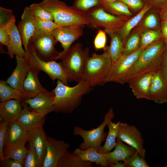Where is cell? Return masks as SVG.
Returning a JSON list of instances; mask_svg holds the SVG:
<instances>
[{"label": "cell", "instance_id": "17", "mask_svg": "<svg viewBox=\"0 0 167 167\" xmlns=\"http://www.w3.org/2000/svg\"><path fill=\"white\" fill-rule=\"evenodd\" d=\"M15 58L16 66L5 82L12 88L23 92V83L31 67L25 57L15 56Z\"/></svg>", "mask_w": 167, "mask_h": 167}, {"label": "cell", "instance_id": "1", "mask_svg": "<svg viewBox=\"0 0 167 167\" xmlns=\"http://www.w3.org/2000/svg\"><path fill=\"white\" fill-rule=\"evenodd\" d=\"M166 46L162 38L144 49L129 72L127 83L146 73L159 70L165 54Z\"/></svg>", "mask_w": 167, "mask_h": 167}, {"label": "cell", "instance_id": "19", "mask_svg": "<svg viewBox=\"0 0 167 167\" xmlns=\"http://www.w3.org/2000/svg\"><path fill=\"white\" fill-rule=\"evenodd\" d=\"M150 100L162 104L167 103V85L159 70L153 72L150 88Z\"/></svg>", "mask_w": 167, "mask_h": 167}, {"label": "cell", "instance_id": "6", "mask_svg": "<svg viewBox=\"0 0 167 167\" xmlns=\"http://www.w3.org/2000/svg\"><path fill=\"white\" fill-rule=\"evenodd\" d=\"M85 13L88 22L87 26L93 28H103L108 34L117 32L129 18L111 14L101 6L93 7Z\"/></svg>", "mask_w": 167, "mask_h": 167}, {"label": "cell", "instance_id": "28", "mask_svg": "<svg viewBox=\"0 0 167 167\" xmlns=\"http://www.w3.org/2000/svg\"><path fill=\"white\" fill-rule=\"evenodd\" d=\"M108 34L111 38L110 45L109 46H106L103 50L104 52L109 54L113 64L122 54L124 46L122 38L118 32H111Z\"/></svg>", "mask_w": 167, "mask_h": 167}, {"label": "cell", "instance_id": "45", "mask_svg": "<svg viewBox=\"0 0 167 167\" xmlns=\"http://www.w3.org/2000/svg\"><path fill=\"white\" fill-rule=\"evenodd\" d=\"M145 4L150 6L152 9L159 11L167 6V0H142Z\"/></svg>", "mask_w": 167, "mask_h": 167}, {"label": "cell", "instance_id": "23", "mask_svg": "<svg viewBox=\"0 0 167 167\" xmlns=\"http://www.w3.org/2000/svg\"><path fill=\"white\" fill-rule=\"evenodd\" d=\"M21 101L11 99L0 103V121L10 122L17 120L22 109Z\"/></svg>", "mask_w": 167, "mask_h": 167}, {"label": "cell", "instance_id": "50", "mask_svg": "<svg viewBox=\"0 0 167 167\" xmlns=\"http://www.w3.org/2000/svg\"><path fill=\"white\" fill-rule=\"evenodd\" d=\"M158 12L161 20H167V6Z\"/></svg>", "mask_w": 167, "mask_h": 167}, {"label": "cell", "instance_id": "8", "mask_svg": "<svg viewBox=\"0 0 167 167\" xmlns=\"http://www.w3.org/2000/svg\"><path fill=\"white\" fill-rule=\"evenodd\" d=\"M25 57L31 68L45 72L53 81L58 79L67 85L69 80L61 63L55 60L45 61L41 59L37 55L33 44L30 41Z\"/></svg>", "mask_w": 167, "mask_h": 167}, {"label": "cell", "instance_id": "21", "mask_svg": "<svg viewBox=\"0 0 167 167\" xmlns=\"http://www.w3.org/2000/svg\"><path fill=\"white\" fill-rule=\"evenodd\" d=\"M154 72L146 73L128 82L133 94L137 99L150 100V85Z\"/></svg>", "mask_w": 167, "mask_h": 167}, {"label": "cell", "instance_id": "51", "mask_svg": "<svg viewBox=\"0 0 167 167\" xmlns=\"http://www.w3.org/2000/svg\"><path fill=\"white\" fill-rule=\"evenodd\" d=\"M110 167H125L124 162L123 161H119L115 163L109 165Z\"/></svg>", "mask_w": 167, "mask_h": 167}, {"label": "cell", "instance_id": "43", "mask_svg": "<svg viewBox=\"0 0 167 167\" xmlns=\"http://www.w3.org/2000/svg\"><path fill=\"white\" fill-rule=\"evenodd\" d=\"M106 32L105 31L100 29L95 38L94 45L97 50L104 49L106 47Z\"/></svg>", "mask_w": 167, "mask_h": 167}, {"label": "cell", "instance_id": "25", "mask_svg": "<svg viewBox=\"0 0 167 167\" xmlns=\"http://www.w3.org/2000/svg\"><path fill=\"white\" fill-rule=\"evenodd\" d=\"M151 9L150 6L145 4L139 13L128 19L117 32L122 38L124 46L131 31L138 25L145 15Z\"/></svg>", "mask_w": 167, "mask_h": 167}, {"label": "cell", "instance_id": "20", "mask_svg": "<svg viewBox=\"0 0 167 167\" xmlns=\"http://www.w3.org/2000/svg\"><path fill=\"white\" fill-rule=\"evenodd\" d=\"M21 102L23 108L17 121L25 130L27 131L33 127L44 124L45 116L30 110L27 104L23 101Z\"/></svg>", "mask_w": 167, "mask_h": 167}, {"label": "cell", "instance_id": "46", "mask_svg": "<svg viewBox=\"0 0 167 167\" xmlns=\"http://www.w3.org/2000/svg\"><path fill=\"white\" fill-rule=\"evenodd\" d=\"M0 167H23L24 162L9 158L1 161Z\"/></svg>", "mask_w": 167, "mask_h": 167}, {"label": "cell", "instance_id": "7", "mask_svg": "<svg viewBox=\"0 0 167 167\" xmlns=\"http://www.w3.org/2000/svg\"><path fill=\"white\" fill-rule=\"evenodd\" d=\"M114 116V110L111 107L105 115L102 122L96 128L87 130L79 126H75L73 130V134L80 136L83 140L79 148L84 150L92 147L99 152L102 142L107 136L106 133L104 131L105 128L109 122L112 121Z\"/></svg>", "mask_w": 167, "mask_h": 167}, {"label": "cell", "instance_id": "33", "mask_svg": "<svg viewBox=\"0 0 167 167\" xmlns=\"http://www.w3.org/2000/svg\"><path fill=\"white\" fill-rule=\"evenodd\" d=\"M145 16L137 30L140 32L146 30H160L161 19L158 11L153 9Z\"/></svg>", "mask_w": 167, "mask_h": 167}, {"label": "cell", "instance_id": "26", "mask_svg": "<svg viewBox=\"0 0 167 167\" xmlns=\"http://www.w3.org/2000/svg\"><path fill=\"white\" fill-rule=\"evenodd\" d=\"M27 131L19 123L17 120L9 123L7 130L4 148L27 139Z\"/></svg>", "mask_w": 167, "mask_h": 167}, {"label": "cell", "instance_id": "5", "mask_svg": "<svg viewBox=\"0 0 167 167\" xmlns=\"http://www.w3.org/2000/svg\"><path fill=\"white\" fill-rule=\"evenodd\" d=\"M89 56V48L83 49L81 43L77 42L71 46L61 62L69 81L78 83L81 80Z\"/></svg>", "mask_w": 167, "mask_h": 167}, {"label": "cell", "instance_id": "4", "mask_svg": "<svg viewBox=\"0 0 167 167\" xmlns=\"http://www.w3.org/2000/svg\"><path fill=\"white\" fill-rule=\"evenodd\" d=\"M112 62L106 52L101 54H92L86 62L82 79L88 87L102 86L111 69Z\"/></svg>", "mask_w": 167, "mask_h": 167}, {"label": "cell", "instance_id": "2", "mask_svg": "<svg viewBox=\"0 0 167 167\" xmlns=\"http://www.w3.org/2000/svg\"><path fill=\"white\" fill-rule=\"evenodd\" d=\"M92 87L87 85L80 80L73 87H69L58 80L53 89L54 93V111L69 113L81 104L83 96L92 90Z\"/></svg>", "mask_w": 167, "mask_h": 167}, {"label": "cell", "instance_id": "44", "mask_svg": "<svg viewBox=\"0 0 167 167\" xmlns=\"http://www.w3.org/2000/svg\"><path fill=\"white\" fill-rule=\"evenodd\" d=\"M125 4L129 8L134 11H140L145 4L142 0H119Z\"/></svg>", "mask_w": 167, "mask_h": 167}, {"label": "cell", "instance_id": "34", "mask_svg": "<svg viewBox=\"0 0 167 167\" xmlns=\"http://www.w3.org/2000/svg\"><path fill=\"white\" fill-rule=\"evenodd\" d=\"M107 12L113 15L130 17L133 15L127 6L118 0L102 6Z\"/></svg>", "mask_w": 167, "mask_h": 167}, {"label": "cell", "instance_id": "53", "mask_svg": "<svg viewBox=\"0 0 167 167\" xmlns=\"http://www.w3.org/2000/svg\"><path fill=\"white\" fill-rule=\"evenodd\" d=\"M166 53H167V45H166Z\"/></svg>", "mask_w": 167, "mask_h": 167}, {"label": "cell", "instance_id": "31", "mask_svg": "<svg viewBox=\"0 0 167 167\" xmlns=\"http://www.w3.org/2000/svg\"><path fill=\"white\" fill-rule=\"evenodd\" d=\"M92 163L82 160L77 155L67 150L60 158L57 167H92Z\"/></svg>", "mask_w": 167, "mask_h": 167}, {"label": "cell", "instance_id": "22", "mask_svg": "<svg viewBox=\"0 0 167 167\" xmlns=\"http://www.w3.org/2000/svg\"><path fill=\"white\" fill-rule=\"evenodd\" d=\"M136 152L135 148L128 145H126L117 138L114 150L105 154L109 165L119 161H125Z\"/></svg>", "mask_w": 167, "mask_h": 167}, {"label": "cell", "instance_id": "24", "mask_svg": "<svg viewBox=\"0 0 167 167\" xmlns=\"http://www.w3.org/2000/svg\"><path fill=\"white\" fill-rule=\"evenodd\" d=\"M39 71L33 68L29 69L23 83L24 92L35 96L39 93L48 91L40 82L38 78Z\"/></svg>", "mask_w": 167, "mask_h": 167}, {"label": "cell", "instance_id": "18", "mask_svg": "<svg viewBox=\"0 0 167 167\" xmlns=\"http://www.w3.org/2000/svg\"><path fill=\"white\" fill-rule=\"evenodd\" d=\"M0 28L7 29L10 36V42L7 47V53L9 57L11 58H13L15 55L25 57L26 52L22 46V40L17 27L15 25V20Z\"/></svg>", "mask_w": 167, "mask_h": 167}, {"label": "cell", "instance_id": "52", "mask_svg": "<svg viewBox=\"0 0 167 167\" xmlns=\"http://www.w3.org/2000/svg\"><path fill=\"white\" fill-rule=\"evenodd\" d=\"M118 0H101L102 3L101 6H102L105 4L110 3Z\"/></svg>", "mask_w": 167, "mask_h": 167}, {"label": "cell", "instance_id": "36", "mask_svg": "<svg viewBox=\"0 0 167 167\" xmlns=\"http://www.w3.org/2000/svg\"><path fill=\"white\" fill-rule=\"evenodd\" d=\"M162 38V35L160 30H143L140 32V48L144 49Z\"/></svg>", "mask_w": 167, "mask_h": 167}, {"label": "cell", "instance_id": "12", "mask_svg": "<svg viewBox=\"0 0 167 167\" xmlns=\"http://www.w3.org/2000/svg\"><path fill=\"white\" fill-rule=\"evenodd\" d=\"M117 138L135 148L141 157L145 158L144 139L135 126L120 122Z\"/></svg>", "mask_w": 167, "mask_h": 167}, {"label": "cell", "instance_id": "27", "mask_svg": "<svg viewBox=\"0 0 167 167\" xmlns=\"http://www.w3.org/2000/svg\"><path fill=\"white\" fill-rule=\"evenodd\" d=\"M73 152L84 161L95 162L96 165H100L103 167L109 166L105 154L99 153L93 148L90 147L84 150L79 148L76 149Z\"/></svg>", "mask_w": 167, "mask_h": 167}, {"label": "cell", "instance_id": "49", "mask_svg": "<svg viewBox=\"0 0 167 167\" xmlns=\"http://www.w3.org/2000/svg\"><path fill=\"white\" fill-rule=\"evenodd\" d=\"M160 31L162 38L167 45V20H161Z\"/></svg>", "mask_w": 167, "mask_h": 167}, {"label": "cell", "instance_id": "35", "mask_svg": "<svg viewBox=\"0 0 167 167\" xmlns=\"http://www.w3.org/2000/svg\"><path fill=\"white\" fill-rule=\"evenodd\" d=\"M140 32L136 30L126 40L122 55L127 56L131 54L140 49Z\"/></svg>", "mask_w": 167, "mask_h": 167}, {"label": "cell", "instance_id": "9", "mask_svg": "<svg viewBox=\"0 0 167 167\" xmlns=\"http://www.w3.org/2000/svg\"><path fill=\"white\" fill-rule=\"evenodd\" d=\"M143 49L140 48L127 56L122 55L112 66L106 82H113L123 84L127 83L129 72Z\"/></svg>", "mask_w": 167, "mask_h": 167}, {"label": "cell", "instance_id": "32", "mask_svg": "<svg viewBox=\"0 0 167 167\" xmlns=\"http://www.w3.org/2000/svg\"><path fill=\"white\" fill-rule=\"evenodd\" d=\"M120 122L115 123L110 121L107 125L108 128V132L105 142L101 146L99 152L105 153L111 151L115 148L116 144V140Z\"/></svg>", "mask_w": 167, "mask_h": 167}, {"label": "cell", "instance_id": "39", "mask_svg": "<svg viewBox=\"0 0 167 167\" xmlns=\"http://www.w3.org/2000/svg\"><path fill=\"white\" fill-rule=\"evenodd\" d=\"M32 14L39 19L54 21V17L51 13L47 11L38 3H32L29 6Z\"/></svg>", "mask_w": 167, "mask_h": 167}, {"label": "cell", "instance_id": "16", "mask_svg": "<svg viewBox=\"0 0 167 167\" xmlns=\"http://www.w3.org/2000/svg\"><path fill=\"white\" fill-rule=\"evenodd\" d=\"M17 27L24 49L26 52L29 41L36 31L34 15L30 11L29 6L24 8L21 15V20Z\"/></svg>", "mask_w": 167, "mask_h": 167}, {"label": "cell", "instance_id": "14", "mask_svg": "<svg viewBox=\"0 0 167 167\" xmlns=\"http://www.w3.org/2000/svg\"><path fill=\"white\" fill-rule=\"evenodd\" d=\"M54 95L52 90L50 92L39 93L32 98L22 101L27 104L30 110L45 116L49 113L54 111Z\"/></svg>", "mask_w": 167, "mask_h": 167}, {"label": "cell", "instance_id": "41", "mask_svg": "<svg viewBox=\"0 0 167 167\" xmlns=\"http://www.w3.org/2000/svg\"><path fill=\"white\" fill-rule=\"evenodd\" d=\"M125 167H149L145 158L141 157L136 152L123 162Z\"/></svg>", "mask_w": 167, "mask_h": 167}, {"label": "cell", "instance_id": "42", "mask_svg": "<svg viewBox=\"0 0 167 167\" xmlns=\"http://www.w3.org/2000/svg\"><path fill=\"white\" fill-rule=\"evenodd\" d=\"M9 122L2 121L0 123V160L5 159L3 150L5 146L6 134Z\"/></svg>", "mask_w": 167, "mask_h": 167}, {"label": "cell", "instance_id": "38", "mask_svg": "<svg viewBox=\"0 0 167 167\" xmlns=\"http://www.w3.org/2000/svg\"><path fill=\"white\" fill-rule=\"evenodd\" d=\"M29 143V148L24 161V167H42L36 151L32 145Z\"/></svg>", "mask_w": 167, "mask_h": 167}, {"label": "cell", "instance_id": "40", "mask_svg": "<svg viewBox=\"0 0 167 167\" xmlns=\"http://www.w3.org/2000/svg\"><path fill=\"white\" fill-rule=\"evenodd\" d=\"M73 6L85 12L93 7L101 6L102 3L101 0H75Z\"/></svg>", "mask_w": 167, "mask_h": 167}, {"label": "cell", "instance_id": "10", "mask_svg": "<svg viewBox=\"0 0 167 167\" xmlns=\"http://www.w3.org/2000/svg\"><path fill=\"white\" fill-rule=\"evenodd\" d=\"M29 41L41 59L45 61L57 60L60 53L55 47L58 41L51 32H35Z\"/></svg>", "mask_w": 167, "mask_h": 167}, {"label": "cell", "instance_id": "29", "mask_svg": "<svg viewBox=\"0 0 167 167\" xmlns=\"http://www.w3.org/2000/svg\"><path fill=\"white\" fill-rule=\"evenodd\" d=\"M22 91L14 88L7 84L5 81H0V100L3 102L11 99H17L21 101L28 98L34 97Z\"/></svg>", "mask_w": 167, "mask_h": 167}, {"label": "cell", "instance_id": "37", "mask_svg": "<svg viewBox=\"0 0 167 167\" xmlns=\"http://www.w3.org/2000/svg\"><path fill=\"white\" fill-rule=\"evenodd\" d=\"M34 21L36 27L35 32H51L53 30L61 27L54 21L42 20L34 15Z\"/></svg>", "mask_w": 167, "mask_h": 167}, {"label": "cell", "instance_id": "30", "mask_svg": "<svg viewBox=\"0 0 167 167\" xmlns=\"http://www.w3.org/2000/svg\"><path fill=\"white\" fill-rule=\"evenodd\" d=\"M28 142L27 138L25 139L5 147L3 150L5 159L11 158L24 163L28 150L25 146Z\"/></svg>", "mask_w": 167, "mask_h": 167}, {"label": "cell", "instance_id": "13", "mask_svg": "<svg viewBox=\"0 0 167 167\" xmlns=\"http://www.w3.org/2000/svg\"><path fill=\"white\" fill-rule=\"evenodd\" d=\"M70 147L68 143L47 136L46 152L42 167H57L60 158Z\"/></svg>", "mask_w": 167, "mask_h": 167}, {"label": "cell", "instance_id": "47", "mask_svg": "<svg viewBox=\"0 0 167 167\" xmlns=\"http://www.w3.org/2000/svg\"><path fill=\"white\" fill-rule=\"evenodd\" d=\"M10 37L8 31L5 28H0V42L2 45L8 47L10 42Z\"/></svg>", "mask_w": 167, "mask_h": 167}, {"label": "cell", "instance_id": "11", "mask_svg": "<svg viewBox=\"0 0 167 167\" xmlns=\"http://www.w3.org/2000/svg\"><path fill=\"white\" fill-rule=\"evenodd\" d=\"M85 25H72L61 27L51 32V34L60 42L63 50L60 53L57 60L62 59L67 53L72 44L83 34Z\"/></svg>", "mask_w": 167, "mask_h": 167}, {"label": "cell", "instance_id": "3", "mask_svg": "<svg viewBox=\"0 0 167 167\" xmlns=\"http://www.w3.org/2000/svg\"><path fill=\"white\" fill-rule=\"evenodd\" d=\"M38 4L52 13L54 21L61 27L85 25L88 22L85 12L59 0H44Z\"/></svg>", "mask_w": 167, "mask_h": 167}, {"label": "cell", "instance_id": "15", "mask_svg": "<svg viewBox=\"0 0 167 167\" xmlns=\"http://www.w3.org/2000/svg\"><path fill=\"white\" fill-rule=\"evenodd\" d=\"M43 125L41 124L28 130L27 135L28 142L34 147L42 165L46 152L47 136Z\"/></svg>", "mask_w": 167, "mask_h": 167}, {"label": "cell", "instance_id": "48", "mask_svg": "<svg viewBox=\"0 0 167 167\" xmlns=\"http://www.w3.org/2000/svg\"><path fill=\"white\" fill-rule=\"evenodd\" d=\"M159 71L164 80L167 85V53H165Z\"/></svg>", "mask_w": 167, "mask_h": 167}, {"label": "cell", "instance_id": "54", "mask_svg": "<svg viewBox=\"0 0 167 167\" xmlns=\"http://www.w3.org/2000/svg\"><path fill=\"white\" fill-rule=\"evenodd\" d=\"M165 167H167V163L166 165H165Z\"/></svg>", "mask_w": 167, "mask_h": 167}]
</instances>
